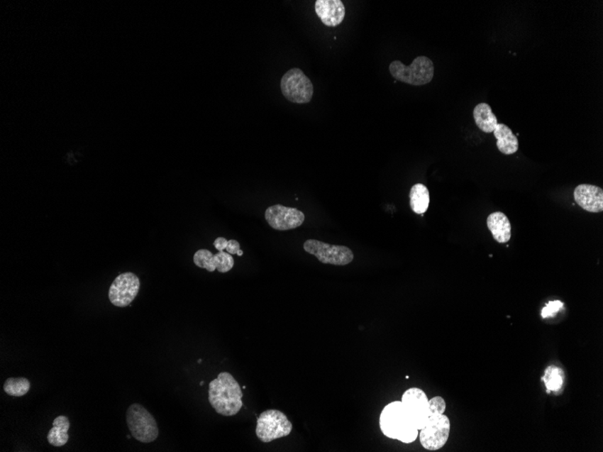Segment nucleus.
Here are the masks:
<instances>
[{
    "mask_svg": "<svg viewBox=\"0 0 603 452\" xmlns=\"http://www.w3.org/2000/svg\"><path fill=\"white\" fill-rule=\"evenodd\" d=\"M240 385L228 372H221L209 384L208 400L216 413L234 417L243 407Z\"/></svg>",
    "mask_w": 603,
    "mask_h": 452,
    "instance_id": "obj_1",
    "label": "nucleus"
},
{
    "mask_svg": "<svg viewBox=\"0 0 603 452\" xmlns=\"http://www.w3.org/2000/svg\"><path fill=\"white\" fill-rule=\"evenodd\" d=\"M380 425L385 436L404 443H413L419 436V430L402 402H392L384 407L380 414Z\"/></svg>",
    "mask_w": 603,
    "mask_h": 452,
    "instance_id": "obj_2",
    "label": "nucleus"
},
{
    "mask_svg": "<svg viewBox=\"0 0 603 452\" xmlns=\"http://www.w3.org/2000/svg\"><path fill=\"white\" fill-rule=\"evenodd\" d=\"M389 72L393 78L401 82L414 86L428 84L435 75V66L432 60L426 56H419L409 66L400 61H394L389 65Z\"/></svg>",
    "mask_w": 603,
    "mask_h": 452,
    "instance_id": "obj_3",
    "label": "nucleus"
},
{
    "mask_svg": "<svg viewBox=\"0 0 603 452\" xmlns=\"http://www.w3.org/2000/svg\"><path fill=\"white\" fill-rule=\"evenodd\" d=\"M127 424L132 436L142 443H150L158 437L157 421L143 405L134 404L128 407Z\"/></svg>",
    "mask_w": 603,
    "mask_h": 452,
    "instance_id": "obj_4",
    "label": "nucleus"
},
{
    "mask_svg": "<svg viewBox=\"0 0 603 452\" xmlns=\"http://www.w3.org/2000/svg\"><path fill=\"white\" fill-rule=\"evenodd\" d=\"M292 430L293 424L287 415L275 409L263 412L258 418L256 434L264 443L287 437Z\"/></svg>",
    "mask_w": 603,
    "mask_h": 452,
    "instance_id": "obj_5",
    "label": "nucleus"
},
{
    "mask_svg": "<svg viewBox=\"0 0 603 452\" xmlns=\"http://www.w3.org/2000/svg\"><path fill=\"white\" fill-rule=\"evenodd\" d=\"M280 89L284 97L296 104H307L314 96V85L299 68H293L281 79Z\"/></svg>",
    "mask_w": 603,
    "mask_h": 452,
    "instance_id": "obj_6",
    "label": "nucleus"
},
{
    "mask_svg": "<svg viewBox=\"0 0 603 452\" xmlns=\"http://www.w3.org/2000/svg\"><path fill=\"white\" fill-rule=\"evenodd\" d=\"M304 249L326 265H347L354 259L353 251L345 246L330 245L316 239H308Z\"/></svg>",
    "mask_w": 603,
    "mask_h": 452,
    "instance_id": "obj_7",
    "label": "nucleus"
},
{
    "mask_svg": "<svg viewBox=\"0 0 603 452\" xmlns=\"http://www.w3.org/2000/svg\"><path fill=\"white\" fill-rule=\"evenodd\" d=\"M450 431V420L446 415L429 417L425 426L420 430V443L427 451H438L448 441Z\"/></svg>",
    "mask_w": 603,
    "mask_h": 452,
    "instance_id": "obj_8",
    "label": "nucleus"
},
{
    "mask_svg": "<svg viewBox=\"0 0 603 452\" xmlns=\"http://www.w3.org/2000/svg\"><path fill=\"white\" fill-rule=\"evenodd\" d=\"M140 288V281L133 272L119 275L109 288V298L112 304L118 307H128L137 297Z\"/></svg>",
    "mask_w": 603,
    "mask_h": 452,
    "instance_id": "obj_9",
    "label": "nucleus"
},
{
    "mask_svg": "<svg viewBox=\"0 0 603 452\" xmlns=\"http://www.w3.org/2000/svg\"><path fill=\"white\" fill-rule=\"evenodd\" d=\"M265 218L271 228L280 231L300 227L306 219L299 209L280 204L268 207L265 212Z\"/></svg>",
    "mask_w": 603,
    "mask_h": 452,
    "instance_id": "obj_10",
    "label": "nucleus"
},
{
    "mask_svg": "<svg viewBox=\"0 0 603 452\" xmlns=\"http://www.w3.org/2000/svg\"><path fill=\"white\" fill-rule=\"evenodd\" d=\"M402 404L413 419L417 429L421 430L429 418V399L422 389L413 387L402 395Z\"/></svg>",
    "mask_w": 603,
    "mask_h": 452,
    "instance_id": "obj_11",
    "label": "nucleus"
},
{
    "mask_svg": "<svg viewBox=\"0 0 603 452\" xmlns=\"http://www.w3.org/2000/svg\"><path fill=\"white\" fill-rule=\"evenodd\" d=\"M194 262L198 268L206 269L209 272L218 270L223 274L231 271L234 267L233 255L224 251L214 255L208 249L197 251L194 255Z\"/></svg>",
    "mask_w": 603,
    "mask_h": 452,
    "instance_id": "obj_12",
    "label": "nucleus"
},
{
    "mask_svg": "<svg viewBox=\"0 0 603 452\" xmlns=\"http://www.w3.org/2000/svg\"><path fill=\"white\" fill-rule=\"evenodd\" d=\"M574 197L576 204L586 211L598 214L603 211V191L598 186L580 184L575 188Z\"/></svg>",
    "mask_w": 603,
    "mask_h": 452,
    "instance_id": "obj_13",
    "label": "nucleus"
},
{
    "mask_svg": "<svg viewBox=\"0 0 603 452\" xmlns=\"http://www.w3.org/2000/svg\"><path fill=\"white\" fill-rule=\"evenodd\" d=\"M316 12L324 26L334 28L345 18V6L341 0H316Z\"/></svg>",
    "mask_w": 603,
    "mask_h": 452,
    "instance_id": "obj_14",
    "label": "nucleus"
},
{
    "mask_svg": "<svg viewBox=\"0 0 603 452\" xmlns=\"http://www.w3.org/2000/svg\"><path fill=\"white\" fill-rule=\"evenodd\" d=\"M487 226L498 243H507L511 238V224L503 212L496 211L490 214L487 219Z\"/></svg>",
    "mask_w": 603,
    "mask_h": 452,
    "instance_id": "obj_15",
    "label": "nucleus"
},
{
    "mask_svg": "<svg viewBox=\"0 0 603 452\" xmlns=\"http://www.w3.org/2000/svg\"><path fill=\"white\" fill-rule=\"evenodd\" d=\"M497 139V148L506 155L515 154L519 150V139L511 129L505 124H498L493 131Z\"/></svg>",
    "mask_w": 603,
    "mask_h": 452,
    "instance_id": "obj_16",
    "label": "nucleus"
},
{
    "mask_svg": "<svg viewBox=\"0 0 603 452\" xmlns=\"http://www.w3.org/2000/svg\"><path fill=\"white\" fill-rule=\"evenodd\" d=\"M473 118L477 127L485 133H493L499 124L498 118L487 103H480L476 106L473 109Z\"/></svg>",
    "mask_w": 603,
    "mask_h": 452,
    "instance_id": "obj_17",
    "label": "nucleus"
},
{
    "mask_svg": "<svg viewBox=\"0 0 603 452\" xmlns=\"http://www.w3.org/2000/svg\"><path fill=\"white\" fill-rule=\"evenodd\" d=\"M70 429L69 419L64 415H60L55 419L52 428L49 431L48 440L49 443L55 447L64 446L69 440L68 430Z\"/></svg>",
    "mask_w": 603,
    "mask_h": 452,
    "instance_id": "obj_18",
    "label": "nucleus"
},
{
    "mask_svg": "<svg viewBox=\"0 0 603 452\" xmlns=\"http://www.w3.org/2000/svg\"><path fill=\"white\" fill-rule=\"evenodd\" d=\"M409 199L410 207L416 214L423 215L429 207L430 194L425 184L414 185L410 190Z\"/></svg>",
    "mask_w": 603,
    "mask_h": 452,
    "instance_id": "obj_19",
    "label": "nucleus"
},
{
    "mask_svg": "<svg viewBox=\"0 0 603 452\" xmlns=\"http://www.w3.org/2000/svg\"><path fill=\"white\" fill-rule=\"evenodd\" d=\"M565 378L564 371L561 368L556 367V365H550L546 368L542 381L544 382L548 393L550 392L558 393L564 387Z\"/></svg>",
    "mask_w": 603,
    "mask_h": 452,
    "instance_id": "obj_20",
    "label": "nucleus"
},
{
    "mask_svg": "<svg viewBox=\"0 0 603 452\" xmlns=\"http://www.w3.org/2000/svg\"><path fill=\"white\" fill-rule=\"evenodd\" d=\"M6 394L11 397H20L28 393L30 382L25 377H10L4 384Z\"/></svg>",
    "mask_w": 603,
    "mask_h": 452,
    "instance_id": "obj_21",
    "label": "nucleus"
},
{
    "mask_svg": "<svg viewBox=\"0 0 603 452\" xmlns=\"http://www.w3.org/2000/svg\"><path fill=\"white\" fill-rule=\"evenodd\" d=\"M446 404L445 399L436 397L429 400V417L445 414Z\"/></svg>",
    "mask_w": 603,
    "mask_h": 452,
    "instance_id": "obj_22",
    "label": "nucleus"
},
{
    "mask_svg": "<svg viewBox=\"0 0 603 452\" xmlns=\"http://www.w3.org/2000/svg\"><path fill=\"white\" fill-rule=\"evenodd\" d=\"M563 307H564V304H563L561 301L549 302L548 304L543 308L541 316L544 319L554 317Z\"/></svg>",
    "mask_w": 603,
    "mask_h": 452,
    "instance_id": "obj_23",
    "label": "nucleus"
},
{
    "mask_svg": "<svg viewBox=\"0 0 603 452\" xmlns=\"http://www.w3.org/2000/svg\"><path fill=\"white\" fill-rule=\"evenodd\" d=\"M226 250L228 254L237 255L238 251L240 250V243L237 241H234V239L228 241Z\"/></svg>",
    "mask_w": 603,
    "mask_h": 452,
    "instance_id": "obj_24",
    "label": "nucleus"
},
{
    "mask_svg": "<svg viewBox=\"0 0 603 452\" xmlns=\"http://www.w3.org/2000/svg\"><path fill=\"white\" fill-rule=\"evenodd\" d=\"M228 241H227L226 238H221V237L217 238L216 239H215V241L214 242V246L215 248H216L217 250H218V252L223 251L224 249L227 248Z\"/></svg>",
    "mask_w": 603,
    "mask_h": 452,
    "instance_id": "obj_25",
    "label": "nucleus"
},
{
    "mask_svg": "<svg viewBox=\"0 0 603 452\" xmlns=\"http://www.w3.org/2000/svg\"><path fill=\"white\" fill-rule=\"evenodd\" d=\"M237 255H238V257H243V250H241V249H240V250H238V251Z\"/></svg>",
    "mask_w": 603,
    "mask_h": 452,
    "instance_id": "obj_26",
    "label": "nucleus"
},
{
    "mask_svg": "<svg viewBox=\"0 0 603 452\" xmlns=\"http://www.w3.org/2000/svg\"><path fill=\"white\" fill-rule=\"evenodd\" d=\"M201 361H203V360H198V363H201Z\"/></svg>",
    "mask_w": 603,
    "mask_h": 452,
    "instance_id": "obj_27",
    "label": "nucleus"
},
{
    "mask_svg": "<svg viewBox=\"0 0 603 452\" xmlns=\"http://www.w3.org/2000/svg\"><path fill=\"white\" fill-rule=\"evenodd\" d=\"M204 382H201L200 385H203Z\"/></svg>",
    "mask_w": 603,
    "mask_h": 452,
    "instance_id": "obj_28",
    "label": "nucleus"
}]
</instances>
